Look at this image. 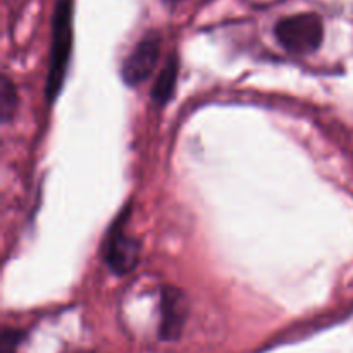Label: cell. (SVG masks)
I'll return each instance as SVG.
<instances>
[{"mask_svg": "<svg viewBox=\"0 0 353 353\" xmlns=\"http://www.w3.org/2000/svg\"><path fill=\"white\" fill-rule=\"evenodd\" d=\"M72 48V0H55L52 30L50 65L47 78V99L54 102L64 85Z\"/></svg>", "mask_w": 353, "mask_h": 353, "instance_id": "6da1fadb", "label": "cell"}, {"mask_svg": "<svg viewBox=\"0 0 353 353\" xmlns=\"http://www.w3.org/2000/svg\"><path fill=\"white\" fill-rule=\"evenodd\" d=\"M274 34L290 54H314L324 40L323 17L316 12L292 14L276 23Z\"/></svg>", "mask_w": 353, "mask_h": 353, "instance_id": "7a4b0ae2", "label": "cell"}, {"mask_svg": "<svg viewBox=\"0 0 353 353\" xmlns=\"http://www.w3.org/2000/svg\"><path fill=\"white\" fill-rule=\"evenodd\" d=\"M128 217H130V209L121 214L110 228L103 250L107 265L117 276L131 272L140 261V241L128 233Z\"/></svg>", "mask_w": 353, "mask_h": 353, "instance_id": "3957f363", "label": "cell"}, {"mask_svg": "<svg viewBox=\"0 0 353 353\" xmlns=\"http://www.w3.org/2000/svg\"><path fill=\"white\" fill-rule=\"evenodd\" d=\"M161 43L162 38L157 31H148L130 52L123 62V74L124 83L128 86H137L140 83L147 81L157 65L159 57H161Z\"/></svg>", "mask_w": 353, "mask_h": 353, "instance_id": "277c9868", "label": "cell"}, {"mask_svg": "<svg viewBox=\"0 0 353 353\" xmlns=\"http://www.w3.org/2000/svg\"><path fill=\"white\" fill-rule=\"evenodd\" d=\"M188 296L176 286H165L161 292V324L159 336L162 341H176L181 338L188 321Z\"/></svg>", "mask_w": 353, "mask_h": 353, "instance_id": "5b68a950", "label": "cell"}, {"mask_svg": "<svg viewBox=\"0 0 353 353\" xmlns=\"http://www.w3.org/2000/svg\"><path fill=\"white\" fill-rule=\"evenodd\" d=\"M179 74V62L176 54H171L165 61L164 68H162L161 74L157 76L152 88V100L157 107H164L169 100L172 99L176 90V83H178Z\"/></svg>", "mask_w": 353, "mask_h": 353, "instance_id": "8992f818", "label": "cell"}, {"mask_svg": "<svg viewBox=\"0 0 353 353\" xmlns=\"http://www.w3.org/2000/svg\"><path fill=\"white\" fill-rule=\"evenodd\" d=\"M17 105H19V95L12 79L7 74L2 76L0 83V110H2V123H9L16 116Z\"/></svg>", "mask_w": 353, "mask_h": 353, "instance_id": "52a82bcc", "label": "cell"}, {"mask_svg": "<svg viewBox=\"0 0 353 353\" xmlns=\"http://www.w3.org/2000/svg\"><path fill=\"white\" fill-rule=\"evenodd\" d=\"M24 333L19 330H12V327H6L0 336V353H16L17 347L23 341Z\"/></svg>", "mask_w": 353, "mask_h": 353, "instance_id": "ba28073f", "label": "cell"}, {"mask_svg": "<svg viewBox=\"0 0 353 353\" xmlns=\"http://www.w3.org/2000/svg\"><path fill=\"white\" fill-rule=\"evenodd\" d=\"M164 2H169V3H174V2H179V0H164Z\"/></svg>", "mask_w": 353, "mask_h": 353, "instance_id": "9c48e42d", "label": "cell"}]
</instances>
